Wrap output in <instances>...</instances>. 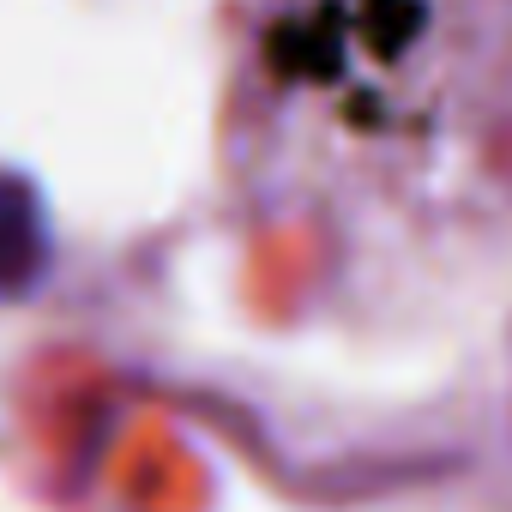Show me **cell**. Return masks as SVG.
Masks as SVG:
<instances>
[{"label":"cell","mask_w":512,"mask_h":512,"mask_svg":"<svg viewBox=\"0 0 512 512\" xmlns=\"http://www.w3.org/2000/svg\"><path fill=\"white\" fill-rule=\"evenodd\" d=\"M49 266V223L43 199L25 175L0 169V296H19L43 278Z\"/></svg>","instance_id":"6da1fadb"}]
</instances>
